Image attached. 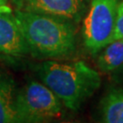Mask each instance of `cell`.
I'll return each mask as SVG.
<instances>
[{
	"label": "cell",
	"instance_id": "obj_1",
	"mask_svg": "<svg viewBox=\"0 0 123 123\" xmlns=\"http://www.w3.org/2000/svg\"><path fill=\"white\" fill-rule=\"evenodd\" d=\"M29 49L37 59H60L76 51V24L67 19L43 14L15 10Z\"/></svg>",
	"mask_w": 123,
	"mask_h": 123
},
{
	"label": "cell",
	"instance_id": "obj_11",
	"mask_svg": "<svg viewBox=\"0 0 123 123\" xmlns=\"http://www.w3.org/2000/svg\"><path fill=\"white\" fill-rule=\"evenodd\" d=\"M9 0H0V7L1 6H7Z\"/></svg>",
	"mask_w": 123,
	"mask_h": 123
},
{
	"label": "cell",
	"instance_id": "obj_3",
	"mask_svg": "<svg viewBox=\"0 0 123 123\" xmlns=\"http://www.w3.org/2000/svg\"><path fill=\"white\" fill-rule=\"evenodd\" d=\"M18 122H46L62 116L63 104L45 84L30 80L17 90Z\"/></svg>",
	"mask_w": 123,
	"mask_h": 123
},
{
	"label": "cell",
	"instance_id": "obj_2",
	"mask_svg": "<svg viewBox=\"0 0 123 123\" xmlns=\"http://www.w3.org/2000/svg\"><path fill=\"white\" fill-rule=\"evenodd\" d=\"M34 70L63 106L73 111L79 110L101 85L99 73L83 61L47 59L34 66Z\"/></svg>",
	"mask_w": 123,
	"mask_h": 123
},
{
	"label": "cell",
	"instance_id": "obj_12",
	"mask_svg": "<svg viewBox=\"0 0 123 123\" xmlns=\"http://www.w3.org/2000/svg\"><path fill=\"white\" fill-rule=\"evenodd\" d=\"M122 70H123V68H122Z\"/></svg>",
	"mask_w": 123,
	"mask_h": 123
},
{
	"label": "cell",
	"instance_id": "obj_5",
	"mask_svg": "<svg viewBox=\"0 0 123 123\" xmlns=\"http://www.w3.org/2000/svg\"><path fill=\"white\" fill-rule=\"evenodd\" d=\"M15 10L43 14L79 25L88 10L87 0H10Z\"/></svg>",
	"mask_w": 123,
	"mask_h": 123
},
{
	"label": "cell",
	"instance_id": "obj_4",
	"mask_svg": "<svg viewBox=\"0 0 123 123\" xmlns=\"http://www.w3.org/2000/svg\"><path fill=\"white\" fill-rule=\"evenodd\" d=\"M120 1L90 0L84 17L82 37L84 46L91 55H97L110 43Z\"/></svg>",
	"mask_w": 123,
	"mask_h": 123
},
{
	"label": "cell",
	"instance_id": "obj_8",
	"mask_svg": "<svg viewBox=\"0 0 123 123\" xmlns=\"http://www.w3.org/2000/svg\"><path fill=\"white\" fill-rule=\"evenodd\" d=\"M99 113L102 122L123 123V88L113 87L100 101Z\"/></svg>",
	"mask_w": 123,
	"mask_h": 123
},
{
	"label": "cell",
	"instance_id": "obj_7",
	"mask_svg": "<svg viewBox=\"0 0 123 123\" xmlns=\"http://www.w3.org/2000/svg\"><path fill=\"white\" fill-rule=\"evenodd\" d=\"M16 94L17 89L12 78L0 72V123L18 122Z\"/></svg>",
	"mask_w": 123,
	"mask_h": 123
},
{
	"label": "cell",
	"instance_id": "obj_9",
	"mask_svg": "<svg viewBox=\"0 0 123 123\" xmlns=\"http://www.w3.org/2000/svg\"><path fill=\"white\" fill-rule=\"evenodd\" d=\"M98 69L110 73L123 68V39L111 41L98 52L97 58Z\"/></svg>",
	"mask_w": 123,
	"mask_h": 123
},
{
	"label": "cell",
	"instance_id": "obj_6",
	"mask_svg": "<svg viewBox=\"0 0 123 123\" xmlns=\"http://www.w3.org/2000/svg\"><path fill=\"white\" fill-rule=\"evenodd\" d=\"M0 54L11 57L29 54V49L15 12L8 6L0 7Z\"/></svg>",
	"mask_w": 123,
	"mask_h": 123
},
{
	"label": "cell",
	"instance_id": "obj_10",
	"mask_svg": "<svg viewBox=\"0 0 123 123\" xmlns=\"http://www.w3.org/2000/svg\"><path fill=\"white\" fill-rule=\"evenodd\" d=\"M117 39H123V0L120 1L119 7H118L117 18H116V22H115V28L111 41Z\"/></svg>",
	"mask_w": 123,
	"mask_h": 123
}]
</instances>
